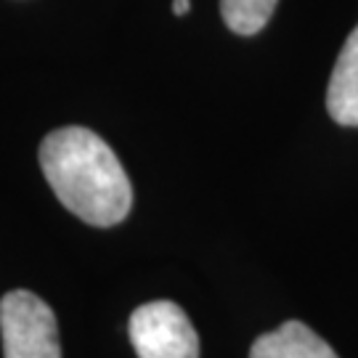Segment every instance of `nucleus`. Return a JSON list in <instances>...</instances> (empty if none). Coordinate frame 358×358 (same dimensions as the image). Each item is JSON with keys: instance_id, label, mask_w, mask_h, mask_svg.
<instances>
[{"instance_id": "nucleus-1", "label": "nucleus", "mask_w": 358, "mask_h": 358, "mask_svg": "<svg viewBox=\"0 0 358 358\" xmlns=\"http://www.w3.org/2000/svg\"><path fill=\"white\" fill-rule=\"evenodd\" d=\"M40 167L59 202L88 226L122 223L133 205V189L117 154L93 130L69 125L40 143Z\"/></svg>"}, {"instance_id": "nucleus-2", "label": "nucleus", "mask_w": 358, "mask_h": 358, "mask_svg": "<svg viewBox=\"0 0 358 358\" xmlns=\"http://www.w3.org/2000/svg\"><path fill=\"white\" fill-rule=\"evenodd\" d=\"M0 337L6 358H62L56 316L35 292L13 289L3 294Z\"/></svg>"}, {"instance_id": "nucleus-3", "label": "nucleus", "mask_w": 358, "mask_h": 358, "mask_svg": "<svg viewBox=\"0 0 358 358\" xmlns=\"http://www.w3.org/2000/svg\"><path fill=\"white\" fill-rule=\"evenodd\" d=\"M138 358H199V337L186 310L170 300L136 308L128 324Z\"/></svg>"}, {"instance_id": "nucleus-4", "label": "nucleus", "mask_w": 358, "mask_h": 358, "mask_svg": "<svg viewBox=\"0 0 358 358\" xmlns=\"http://www.w3.org/2000/svg\"><path fill=\"white\" fill-rule=\"evenodd\" d=\"M327 112L337 125L358 128V24L334 62L327 88Z\"/></svg>"}, {"instance_id": "nucleus-5", "label": "nucleus", "mask_w": 358, "mask_h": 358, "mask_svg": "<svg viewBox=\"0 0 358 358\" xmlns=\"http://www.w3.org/2000/svg\"><path fill=\"white\" fill-rule=\"evenodd\" d=\"M250 358H337V353L303 321H287L276 332L260 334Z\"/></svg>"}, {"instance_id": "nucleus-6", "label": "nucleus", "mask_w": 358, "mask_h": 358, "mask_svg": "<svg viewBox=\"0 0 358 358\" xmlns=\"http://www.w3.org/2000/svg\"><path fill=\"white\" fill-rule=\"evenodd\" d=\"M279 0H220V13L231 32L236 35H257L271 22Z\"/></svg>"}, {"instance_id": "nucleus-7", "label": "nucleus", "mask_w": 358, "mask_h": 358, "mask_svg": "<svg viewBox=\"0 0 358 358\" xmlns=\"http://www.w3.org/2000/svg\"><path fill=\"white\" fill-rule=\"evenodd\" d=\"M192 11V0H173V13L176 16H186Z\"/></svg>"}]
</instances>
